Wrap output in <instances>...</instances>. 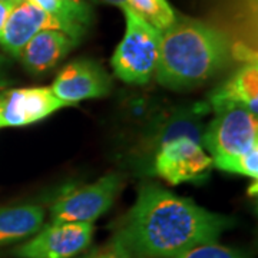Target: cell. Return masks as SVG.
I'll use <instances>...</instances> for the list:
<instances>
[{"label": "cell", "instance_id": "16", "mask_svg": "<svg viewBox=\"0 0 258 258\" xmlns=\"http://www.w3.org/2000/svg\"><path fill=\"white\" fill-rule=\"evenodd\" d=\"M221 171L232 172V174H240L252 178L257 181L258 176V145L249 148L248 151L242 152L240 155L234 157L230 161L224 162L218 166Z\"/></svg>", "mask_w": 258, "mask_h": 258}, {"label": "cell", "instance_id": "21", "mask_svg": "<svg viewBox=\"0 0 258 258\" xmlns=\"http://www.w3.org/2000/svg\"><path fill=\"white\" fill-rule=\"evenodd\" d=\"M98 3H106V5H113V6H118L120 9H123L126 6V0H95Z\"/></svg>", "mask_w": 258, "mask_h": 258}, {"label": "cell", "instance_id": "8", "mask_svg": "<svg viewBox=\"0 0 258 258\" xmlns=\"http://www.w3.org/2000/svg\"><path fill=\"white\" fill-rule=\"evenodd\" d=\"M69 106L50 88L33 86L0 91V128L28 126Z\"/></svg>", "mask_w": 258, "mask_h": 258}, {"label": "cell", "instance_id": "12", "mask_svg": "<svg viewBox=\"0 0 258 258\" xmlns=\"http://www.w3.org/2000/svg\"><path fill=\"white\" fill-rule=\"evenodd\" d=\"M210 105L215 113L232 106H244L249 112H258V68L249 62L240 68L227 82L218 86L210 96Z\"/></svg>", "mask_w": 258, "mask_h": 258}, {"label": "cell", "instance_id": "17", "mask_svg": "<svg viewBox=\"0 0 258 258\" xmlns=\"http://www.w3.org/2000/svg\"><path fill=\"white\" fill-rule=\"evenodd\" d=\"M174 258H244L238 251L224 247L221 244L214 242H207L197 245L194 248L185 251L182 254L176 255Z\"/></svg>", "mask_w": 258, "mask_h": 258}, {"label": "cell", "instance_id": "20", "mask_svg": "<svg viewBox=\"0 0 258 258\" xmlns=\"http://www.w3.org/2000/svg\"><path fill=\"white\" fill-rule=\"evenodd\" d=\"M9 76H8V63L0 56V91H3L9 85Z\"/></svg>", "mask_w": 258, "mask_h": 258}, {"label": "cell", "instance_id": "10", "mask_svg": "<svg viewBox=\"0 0 258 258\" xmlns=\"http://www.w3.org/2000/svg\"><path fill=\"white\" fill-rule=\"evenodd\" d=\"M42 30H60L64 33L63 25L57 19L30 0H19L2 32L0 45L9 55L18 57L29 40Z\"/></svg>", "mask_w": 258, "mask_h": 258}, {"label": "cell", "instance_id": "11", "mask_svg": "<svg viewBox=\"0 0 258 258\" xmlns=\"http://www.w3.org/2000/svg\"><path fill=\"white\" fill-rule=\"evenodd\" d=\"M76 43V40L60 30H42L20 50L18 59L29 72L43 74L62 60Z\"/></svg>", "mask_w": 258, "mask_h": 258}, {"label": "cell", "instance_id": "18", "mask_svg": "<svg viewBox=\"0 0 258 258\" xmlns=\"http://www.w3.org/2000/svg\"><path fill=\"white\" fill-rule=\"evenodd\" d=\"M82 258H134L131 255L128 249L125 248V245L120 242V240L115 235L109 242H106L105 245H101L98 248L92 249L91 252H88Z\"/></svg>", "mask_w": 258, "mask_h": 258}, {"label": "cell", "instance_id": "5", "mask_svg": "<svg viewBox=\"0 0 258 258\" xmlns=\"http://www.w3.org/2000/svg\"><path fill=\"white\" fill-rule=\"evenodd\" d=\"M120 176L109 174L96 182L59 197L50 207L52 222L93 224L108 211L120 189Z\"/></svg>", "mask_w": 258, "mask_h": 258}, {"label": "cell", "instance_id": "3", "mask_svg": "<svg viewBox=\"0 0 258 258\" xmlns=\"http://www.w3.org/2000/svg\"><path fill=\"white\" fill-rule=\"evenodd\" d=\"M122 10L126 20V29L112 56V68L120 81L144 85L149 82L157 71L161 32L148 25L128 6Z\"/></svg>", "mask_w": 258, "mask_h": 258}, {"label": "cell", "instance_id": "14", "mask_svg": "<svg viewBox=\"0 0 258 258\" xmlns=\"http://www.w3.org/2000/svg\"><path fill=\"white\" fill-rule=\"evenodd\" d=\"M37 8L57 19L64 33L79 42L92 23V9L85 0H30Z\"/></svg>", "mask_w": 258, "mask_h": 258}, {"label": "cell", "instance_id": "9", "mask_svg": "<svg viewBox=\"0 0 258 258\" xmlns=\"http://www.w3.org/2000/svg\"><path fill=\"white\" fill-rule=\"evenodd\" d=\"M50 89L60 101L72 106L78 102L106 96L111 91V78L98 62L79 59L64 66Z\"/></svg>", "mask_w": 258, "mask_h": 258}, {"label": "cell", "instance_id": "7", "mask_svg": "<svg viewBox=\"0 0 258 258\" xmlns=\"http://www.w3.org/2000/svg\"><path fill=\"white\" fill-rule=\"evenodd\" d=\"M155 172L166 182L178 185L205 179L214 166L200 141L189 137L166 139L155 157Z\"/></svg>", "mask_w": 258, "mask_h": 258}, {"label": "cell", "instance_id": "19", "mask_svg": "<svg viewBox=\"0 0 258 258\" xmlns=\"http://www.w3.org/2000/svg\"><path fill=\"white\" fill-rule=\"evenodd\" d=\"M18 2L19 0H0V36H2V32L8 22L10 12Z\"/></svg>", "mask_w": 258, "mask_h": 258}, {"label": "cell", "instance_id": "15", "mask_svg": "<svg viewBox=\"0 0 258 258\" xmlns=\"http://www.w3.org/2000/svg\"><path fill=\"white\" fill-rule=\"evenodd\" d=\"M126 6L161 33L178 19L175 10L166 0H126Z\"/></svg>", "mask_w": 258, "mask_h": 258}, {"label": "cell", "instance_id": "2", "mask_svg": "<svg viewBox=\"0 0 258 258\" xmlns=\"http://www.w3.org/2000/svg\"><path fill=\"white\" fill-rule=\"evenodd\" d=\"M231 59V42L220 29L181 18L161 33L155 78L162 86L182 91L208 82Z\"/></svg>", "mask_w": 258, "mask_h": 258}, {"label": "cell", "instance_id": "13", "mask_svg": "<svg viewBox=\"0 0 258 258\" xmlns=\"http://www.w3.org/2000/svg\"><path fill=\"white\" fill-rule=\"evenodd\" d=\"M45 210L39 205H19L0 210V247L26 240L42 228Z\"/></svg>", "mask_w": 258, "mask_h": 258}, {"label": "cell", "instance_id": "1", "mask_svg": "<svg viewBox=\"0 0 258 258\" xmlns=\"http://www.w3.org/2000/svg\"><path fill=\"white\" fill-rule=\"evenodd\" d=\"M235 221L155 184L141 188L115 234L134 258H174L217 241Z\"/></svg>", "mask_w": 258, "mask_h": 258}, {"label": "cell", "instance_id": "4", "mask_svg": "<svg viewBox=\"0 0 258 258\" xmlns=\"http://www.w3.org/2000/svg\"><path fill=\"white\" fill-rule=\"evenodd\" d=\"M214 165H222L234 157L258 145L257 115L244 106L217 112L203 137Z\"/></svg>", "mask_w": 258, "mask_h": 258}, {"label": "cell", "instance_id": "6", "mask_svg": "<svg viewBox=\"0 0 258 258\" xmlns=\"http://www.w3.org/2000/svg\"><path fill=\"white\" fill-rule=\"evenodd\" d=\"M93 224L52 222L9 252L13 258H72L89 247Z\"/></svg>", "mask_w": 258, "mask_h": 258}]
</instances>
